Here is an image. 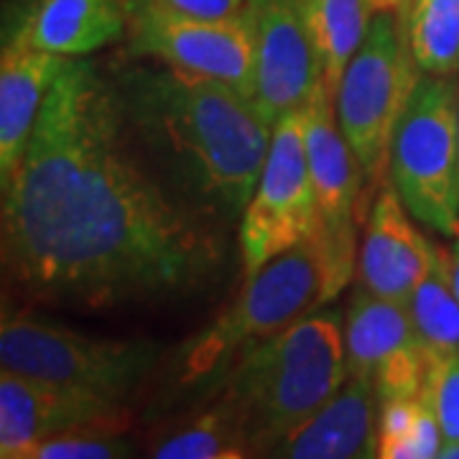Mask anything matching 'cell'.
Returning <instances> with one entry per match:
<instances>
[{"instance_id":"obj_13","label":"cell","mask_w":459,"mask_h":459,"mask_svg":"<svg viewBox=\"0 0 459 459\" xmlns=\"http://www.w3.org/2000/svg\"><path fill=\"white\" fill-rule=\"evenodd\" d=\"M411 217L398 192L383 189L370 204L358 253L362 286L398 304L409 301L437 258V247L416 230Z\"/></svg>"},{"instance_id":"obj_17","label":"cell","mask_w":459,"mask_h":459,"mask_svg":"<svg viewBox=\"0 0 459 459\" xmlns=\"http://www.w3.org/2000/svg\"><path fill=\"white\" fill-rule=\"evenodd\" d=\"M69 56L31 49L13 39L0 56V181L8 184L21 164L44 100Z\"/></svg>"},{"instance_id":"obj_3","label":"cell","mask_w":459,"mask_h":459,"mask_svg":"<svg viewBox=\"0 0 459 459\" xmlns=\"http://www.w3.org/2000/svg\"><path fill=\"white\" fill-rule=\"evenodd\" d=\"M347 377L344 319L325 307L235 355L214 409L246 431L253 455H263V449L271 455Z\"/></svg>"},{"instance_id":"obj_15","label":"cell","mask_w":459,"mask_h":459,"mask_svg":"<svg viewBox=\"0 0 459 459\" xmlns=\"http://www.w3.org/2000/svg\"><path fill=\"white\" fill-rule=\"evenodd\" d=\"M307 156L319 222L334 232L358 235L355 217L365 174L340 128L334 92L329 90L327 82L319 84L312 100L307 102Z\"/></svg>"},{"instance_id":"obj_20","label":"cell","mask_w":459,"mask_h":459,"mask_svg":"<svg viewBox=\"0 0 459 459\" xmlns=\"http://www.w3.org/2000/svg\"><path fill=\"white\" fill-rule=\"evenodd\" d=\"M376 0H316V23L325 49V82L334 92L344 66L362 44Z\"/></svg>"},{"instance_id":"obj_8","label":"cell","mask_w":459,"mask_h":459,"mask_svg":"<svg viewBox=\"0 0 459 459\" xmlns=\"http://www.w3.org/2000/svg\"><path fill=\"white\" fill-rule=\"evenodd\" d=\"M316 217L304 105L276 120L255 192L240 214V258L246 276L304 240L316 225Z\"/></svg>"},{"instance_id":"obj_9","label":"cell","mask_w":459,"mask_h":459,"mask_svg":"<svg viewBox=\"0 0 459 459\" xmlns=\"http://www.w3.org/2000/svg\"><path fill=\"white\" fill-rule=\"evenodd\" d=\"M128 49L138 59L225 82L253 98L255 51L247 18L202 21L166 11L153 0H131Z\"/></svg>"},{"instance_id":"obj_11","label":"cell","mask_w":459,"mask_h":459,"mask_svg":"<svg viewBox=\"0 0 459 459\" xmlns=\"http://www.w3.org/2000/svg\"><path fill=\"white\" fill-rule=\"evenodd\" d=\"M133 416L123 401L80 394L0 368V457L29 459L51 437L77 431L126 434Z\"/></svg>"},{"instance_id":"obj_19","label":"cell","mask_w":459,"mask_h":459,"mask_svg":"<svg viewBox=\"0 0 459 459\" xmlns=\"http://www.w3.org/2000/svg\"><path fill=\"white\" fill-rule=\"evenodd\" d=\"M398 16L424 74L449 77L459 72V0H409Z\"/></svg>"},{"instance_id":"obj_21","label":"cell","mask_w":459,"mask_h":459,"mask_svg":"<svg viewBox=\"0 0 459 459\" xmlns=\"http://www.w3.org/2000/svg\"><path fill=\"white\" fill-rule=\"evenodd\" d=\"M253 455L246 431L214 409L156 446L159 459H240Z\"/></svg>"},{"instance_id":"obj_24","label":"cell","mask_w":459,"mask_h":459,"mask_svg":"<svg viewBox=\"0 0 459 459\" xmlns=\"http://www.w3.org/2000/svg\"><path fill=\"white\" fill-rule=\"evenodd\" d=\"M166 11L202 21H238L246 18L247 0H153Z\"/></svg>"},{"instance_id":"obj_12","label":"cell","mask_w":459,"mask_h":459,"mask_svg":"<svg viewBox=\"0 0 459 459\" xmlns=\"http://www.w3.org/2000/svg\"><path fill=\"white\" fill-rule=\"evenodd\" d=\"M344 355L350 376H370L380 401L416 398L429 358L411 325L406 304L376 296L360 283L344 314Z\"/></svg>"},{"instance_id":"obj_14","label":"cell","mask_w":459,"mask_h":459,"mask_svg":"<svg viewBox=\"0 0 459 459\" xmlns=\"http://www.w3.org/2000/svg\"><path fill=\"white\" fill-rule=\"evenodd\" d=\"M380 394L370 376H350L322 409L271 452L289 459L377 457Z\"/></svg>"},{"instance_id":"obj_10","label":"cell","mask_w":459,"mask_h":459,"mask_svg":"<svg viewBox=\"0 0 459 459\" xmlns=\"http://www.w3.org/2000/svg\"><path fill=\"white\" fill-rule=\"evenodd\" d=\"M246 18L255 51L253 100L276 123L325 82L316 0H247Z\"/></svg>"},{"instance_id":"obj_25","label":"cell","mask_w":459,"mask_h":459,"mask_svg":"<svg viewBox=\"0 0 459 459\" xmlns=\"http://www.w3.org/2000/svg\"><path fill=\"white\" fill-rule=\"evenodd\" d=\"M455 243L449 247V271H452V283H455V291L459 296V232L452 238Z\"/></svg>"},{"instance_id":"obj_1","label":"cell","mask_w":459,"mask_h":459,"mask_svg":"<svg viewBox=\"0 0 459 459\" xmlns=\"http://www.w3.org/2000/svg\"><path fill=\"white\" fill-rule=\"evenodd\" d=\"M123 92L69 56L3 184V265L29 299L113 309L199 286L220 243L138 161Z\"/></svg>"},{"instance_id":"obj_22","label":"cell","mask_w":459,"mask_h":459,"mask_svg":"<svg viewBox=\"0 0 459 459\" xmlns=\"http://www.w3.org/2000/svg\"><path fill=\"white\" fill-rule=\"evenodd\" d=\"M421 395L431 403L444 434V446L459 442V352L429 362Z\"/></svg>"},{"instance_id":"obj_18","label":"cell","mask_w":459,"mask_h":459,"mask_svg":"<svg viewBox=\"0 0 459 459\" xmlns=\"http://www.w3.org/2000/svg\"><path fill=\"white\" fill-rule=\"evenodd\" d=\"M411 325L424 347L429 362L444 360L459 352V296L452 283L449 250L437 247L427 279L406 301Z\"/></svg>"},{"instance_id":"obj_5","label":"cell","mask_w":459,"mask_h":459,"mask_svg":"<svg viewBox=\"0 0 459 459\" xmlns=\"http://www.w3.org/2000/svg\"><path fill=\"white\" fill-rule=\"evenodd\" d=\"M419 80L403 18L377 8L334 90L340 128L370 184L383 179L391 164L395 128Z\"/></svg>"},{"instance_id":"obj_2","label":"cell","mask_w":459,"mask_h":459,"mask_svg":"<svg viewBox=\"0 0 459 459\" xmlns=\"http://www.w3.org/2000/svg\"><path fill=\"white\" fill-rule=\"evenodd\" d=\"M126 110L151 143L177 159L179 174L228 214L255 192L276 123L258 102L217 80L153 69L128 80Z\"/></svg>"},{"instance_id":"obj_26","label":"cell","mask_w":459,"mask_h":459,"mask_svg":"<svg viewBox=\"0 0 459 459\" xmlns=\"http://www.w3.org/2000/svg\"><path fill=\"white\" fill-rule=\"evenodd\" d=\"M439 457H444V459H459V442L457 444H446V446H442Z\"/></svg>"},{"instance_id":"obj_4","label":"cell","mask_w":459,"mask_h":459,"mask_svg":"<svg viewBox=\"0 0 459 459\" xmlns=\"http://www.w3.org/2000/svg\"><path fill=\"white\" fill-rule=\"evenodd\" d=\"M358 253V235L334 232L316 217L304 240L246 276L238 301L189 347L184 380L212 373L220 362L240 355L250 344L329 307L355 276Z\"/></svg>"},{"instance_id":"obj_16","label":"cell","mask_w":459,"mask_h":459,"mask_svg":"<svg viewBox=\"0 0 459 459\" xmlns=\"http://www.w3.org/2000/svg\"><path fill=\"white\" fill-rule=\"evenodd\" d=\"M131 0H31L11 39L62 56H87L123 39Z\"/></svg>"},{"instance_id":"obj_7","label":"cell","mask_w":459,"mask_h":459,"mask_svg":"<svg viewBox=\"0 0 459 459\" xmlns=\"http://www.w3.org/2000/svg\"><path fill=\"white\" fill-rule=\"evenodd\" d=\"M156 360L153 342L98 340L29 314H3L0 368L69 391L123 401Z\"/></svg>"},{"instance_id":"obj_23","label":"cell","mask_w":459,"mask_h":459,"mask_svg":"<svg viewBox=\"0 0 459 459\" xmlns=\"http://www.w3.org/2000/svg\"><path fill=\"white\" fill-rule=\"evenodd\" d=\"M133 446L123 434L113 431H77L44 439L29 459H115L128 457Z\"/></svg>"},{"instance_id":"obj_6","label":"cell","mask_w":459,"mask_h":459,"mask_svg":"<svg viewBox=\"0 0 459 459\" xmlns=\"http://www.w3.org/2000/svg\"><path fill=\"white\" fill-rule=\"evenodd\" d=\"M391 181L413 220L459 232V92L446 77H421L398 120Z\"/></svg>"}]
</instances>
